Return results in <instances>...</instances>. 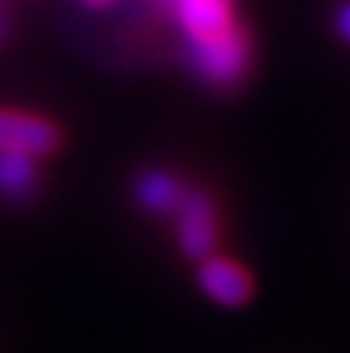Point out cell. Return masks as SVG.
<instances>
[{"mask_svg":"<svg viewBox=\"0 0 350 353\" xmlns=\"http://www.w3.org/2000/svg\"><path fill=\"white\" fill-rule=\"evenodd\" d=\"M198 284L220 306H243L254 290L251 273L240 262L212 254L198 265Z\"/></svg>","mask_w":350,"mask_h":353,"instance_id":"4","label":"cell"},{"mask_svg":"<svg viewBox=\"0 0 350 353\" xmlns=\"http://www.w3.org/2000/svg\"><path fill=\"white\" fill-rule=\"evenodd\" d=\"M336 30H339V39L350 44V0L342 3L336 11Z\"/></svg>","mask_w":350,"mask_h":353,"instance_id":"7","label":"cell"},{"mask_svg":"<svg viewBox=\"0 0 350 353\" xmlns=\"http://www.w3.org/2000/svg\"><path fill=\"white\" fill-rule=\"evenodd\" d=\"M58 130L50 119L17 108H0V152L44 157L58 149Z\"/></svg>","mask_w":350,"mask_h":353,"instance_id":"3","label":"cell"},{"mask_svg":"<svg viewBox=\"0 0 350 353\" xmlns=\"http://www.w3.org/2000/svg\"><path fill=\"white\" fill-rule=\"evenodd\" d=\"M36 157L28 154H14V152H0V196L8 201H25L33 196L39 171H36Z\"/></svg>","mask_w":350,"mask_h":353,"instance_id":"6","label":"cell"},{"mask_svg":"<svg viewBox=\"0 0 350 353\" xmlns=\"http://www.w3.org/2000/svg\"><path fill=\"white\" fill-rule=\"evenodd\" d=\"M176 44L182 66L207 88L231 91L251 72L254 47L234 0H138Z\"/></svg>","mask_w":350,"mask_h":353,"instance_id":"1","label":"cell"},{"mask_svg":"<svg viewBox=\"0 0 350 353\" xmlns=\"http://www.w3.org/2000/svg\"><path fill=\"white\" fill-rule=\"evenodd\" d=\"M85 8H94V11H105V8H110L116 0H80Z\"/></svg>","mask_w":350,"mask_h":353,"instance_id":"8","label":"cell"},{"mask_svg":"<svg viewBox=\"0 0 350 353\" xmlns=\"http://www.w3.org/2000/svg\"><path fill=\"white\" fill-rule=\"evenodd\" d=\"M6 33H8V17H6V11L0 8V41L6 39Z\"/></svg>","mask_w":350,"mask_h":353,"instance_id":"9","label":"cell"},{"mask_svg":"<svg viewBox=\"0 0 350 353\" xmlns=\"http://www.w3.org/2000/svg\"><path fill=\"white\" fill-rule=\"evenodd\" d=\"M176 240L185 256L207 259L218 243V212L204 190L185 188L176 210Z\"/></svg>","mask_w":350,"mask_h":353,"instance_id":"2","label":"cell"},{"mask_svg":"<svg viewBox=\"0 0 350 353\" xmlns=\"http://www.w3.org/2000/svg\"><path fill=\"white\" fill-rule=\"evenodd\" d=\"M187 185L179 182V176H174L165 168H149L138 176L135 182V199L143 210L154 212V215H174L182 193Z\"/></svg>","mask_w":350,"mask_h":353,"instance_id":"5","label":"cell"}]
</instances>
